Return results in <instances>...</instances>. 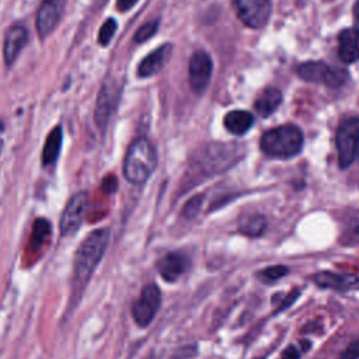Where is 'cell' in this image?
<instances>
[{"label":"cell","instance_id":"6da1fadb","mask_svg":"<svg viewBox=\"0 0 359 359\" xmlns=\"http://www.w3.org/2000/svg\"><path fill=\"white\" fill-rule=\"evenodd\" d=\"M109 243V229L101 227L90 231L74 251L73 271H72V289H70V307L74 309L90 283L95 269L102 261Z\"/></svg>","mask_w":359,"mask_h":359},{"label":"cell","instance_id":"7a4b0ae2","mask_svg":"<svg viewBox=\"0 0 359 359\" xmlns=\"http://www.w3.org/2000/svg\"><path fill=\"white\" fill-rule=\"evenodd\" d=\"M243 156L237 143H210L198 150L189 161L185 178L191 182L216 175L231 167Z\"/></svg>","mask_w":359,"mask_h":359},{"label":"cell","instance_id":"3957f363","mask_svg":"<svg viewBox=\"0 0 359 359\" xmlns=\"http://www.w3.org/2000/svg\"><path fill=\"white\" fill-rule=\"evenodd\" d=\"M157 163L153 144L142 137L132 142L123 160V175L135 185H142L154 171Z\"/></svg>","mask_w":359,"mask_h":359},{"label":"cell","instance_id":"277c9868","mask_svg":"<svg viewBox=\"0 0 359 359\" xmlns=\"http://www.w3.org/2000/svg\"><path fill=\"white\" fill-rule=\"evenodd\" d=\"M259 146L264 154L269 157L289 158L300 153L303 135L294 125H282L266 130L261 137Z\"/></svg>","mask_w":359,"mask_h":359},{"label":"cell","instance_id":"5b68a950","mask_svg":"<svg viewBox=\"0 0 359 359\" xmlns=\"http://www.w3.org/2000/svg\"><path fill=\"white\" fill-rule=\"evenodd\" d=\"M161 290L154 282L143 285L139 296L130 306V314L139 328H147L161 307Z\"/></svg>","mask_w":359,"mask_h":359},{"label":"cell","instance_id":"8992f818","mask_svg":"<svg viewBox=\"0 0 359 359\" xmlns=\"http://www.w3.org/2000/svg\"><path fill=\"white\" fill-rule=\"evenodd\" d=\"M358 122L359 118H349L344 121L337 130L335 144L338 151V163L341 168H348L356 158Z\"/></svg>","mask_w":359,"mask_h":359},{"label":"cell","instance_id":"52a82bcc","mask_svg":"<svg viewBox=\"0 0 359 359\" xmlns=\"http://www.w3.org/2000/svg\"><path fill=\"white\" fill-rule=\"evenodd\" d=\"M296 73L300 79L310 83H324L330 87H341L348 76L342 69H334L324 62H304L297 66Z\"/></svg>","mask_w":359,"mask_h":359},{"label":"cell","instance_id":"ba28073f","mask_svg":"<svg viewBox=\"0 0 359 359\" xmlns=\"http://www.w3.org/2000/svg\"><path fill=\"white\" fill-rule=\"evenodd\" d=\"M88 208V194L84 191L76 192L67 201L59 222V230L62 237L74 234L83 224L86 212Z\"/></svg>","mask_w":359,"mask_h":359},{"label":"cell","instance_id":"9c48e42d","mask_svg":"<svg viewBox=\"0 0 359 359\" xmlns=\"http://www.w3.org/2000/svg\"><path fill=\"white\" fill-rule=\"evenodd\" d=\"M233 4L240 21L250 28H262L269 21L272 13L271 0H233Z\"/></svg>","mask_w":359,"mask_h":359},{"label":"cell","instance_id":"30bf717a","mask_svg":"<svg viewBox=\"0 0 359 359\" xmlns=\"http://www.w3.org/2000/svg\"><path fill=\"white\" fill-rule=\"evenodd\" d=\"M188 72L191 90L195 94H202L208 88L213 72V62L210 56L203 50L194 52L189 59Z\"/></svg>","mask_w":359,"mask_h":359},{"label":"cell","instance_id":"8fae6325","mask_svg":"<svg viewBox=\"0 0 359 359\" xmlns=\"http://www.w3.org/2000/svg\"><path fill=\"white\" fill-rule=\"evenodd\" d=\"M191 265V258L185 252L168 251L157 259L156 269L163 280L167 283H174L189 271Z\"/></svg>","mask_w":359,"mask_h":359},{"label":"cell","instance_id":"7c38bea8","mask_svg":"<svg viewBox=\"0 0 359 359\" xmlns=\"http://www.w3.org/2000/svg\"><path fill=\"white\" fill-rule=\"evenodd\" d=\"M118 97H119V90L118 86L115 83H104L97 102H95V111H94V121L98 126L100 130H105L109 118L114 112V108L118 102Z\"/></svg>","mask_w":359,"mask_h":359},{"label":"cell","instance_id":"4fadbf2b","mask_svg":"<svg viewBox=\"0 0 359 359\" xmlns=\"http://www.w3.org/2000/svg\"><path fill=\"white\" fill-rule=\"evenodd\" d=\"M63 11V0H43L39 6L36 14V31L38 35L43 39L53 32L56 25L60 21Z\"/></svg>","mask_w":359,"mask_h":359},{"label":"cell","instance_id":"5bb4252c","mask_svg":"<svg viewBox=\"0 0 359 359\" xmlns=\"http://www.w3.org/2000/svg\"><path fill=\"white\" fill-rule=\"evenodd\" d=\"M28 41V32L22 25H13L4 36L3 56L7 66H11Z\"/></svg>","mask_w":359,"mask_h":359},{"label":"cell","instance_id":"9a60e30c","mask_svg":"<svg viewBox=\"0 0 359 359\" xmlns=\"http://www.w3.org/2000/svg\"><path fill=\"white\" fill-rule=\"evenodd\" d=\"M338 56L344 63L359 59V28H345L338 35Z\"/></svg>","mask_w":359,"mask_h":359},{"label":"cell","instance_id":"2e32d148","mask_svg":"<svg viewBox=\"0 0 359 359\" xmlns=\"http://www.w3.org/2000/svg\"><path fill=\"white\" fill-rule=\"evenodd\" d=\"M313 280L320 287L335 289V290H349L359 286V278L355 275H341L334 272H318L313 276Z\"/></svg>","mask_w":359,"mask_h":359},{"label":"cell","instance_id":"e0dca14e","mask_svg":"<svg viewBox=\"0 0 359 359\" xmlns=\"http://www.w3.org/2000/svg\"><path fill=\"white\" fill-rule=\"evenodd\" d=\"M171 45L165 43L158 46L154 52L149 53L139 65L137 67V74L140 77H150L157 74L165 65V62L168 60L170 55H171Z\"/></svg>","mask_w":359,"mask_h":359},{"label":"cell","instance_id":"ac0fdd59","mask_svg":"<svg viewBox=\"0 0 359 359\" xmlns=\"http://www.w3.org/2000/svg\"><path fill=\"white\" fill-rule=\"evenodd\" d=\"M282 102V93L275 87L265 88L254 102V108L259 116L266 118L276 111Z\"/></svg>","mask_w":359,"mask_h":359},{"label":"cell","instance_id":"d6986e66","mask_svg":"<svg viewBox=\"0 0 359 359\" xmlns=\"http://www.w3.org/2000/svg\"><path fill=\"white\" fill-rule=\"evenodd\" d=\"M223 123H224L226 129L230 133L240 136V135H244L250 130V128L254 123V118L247 111L236 109V111H230L229 114L224 115Z\"/></svg>","mask_w":359,"mask_h":359},{"label":"cell","instance_id":"ffe728a7","mask_svg":"<svg viewBox=\"0 0 359 359\" xmlns=\"http://www.w3.org/2000/svg\"><path fill=\"white\" fill-rule=\"evenodd\" d=\"M50 231H52L50 223L43 217H38L32 224V231H31V237H29V243H28V251L29 252L41 251L46 245Z\"/></svg>","mask_w":359,"mask_h":359},{"label":"cell","instance_id":"44dd1931","mask_svg":"<svg viewBox=\"0 0 359 359\" xmlns=\"http://www.w3.org/2000/svg\"><path fill=\"white\" fill-rule=\"evenodd\" d=\"M62 147V128L56 126L52 129V132L48 135L46 142L43 144L42 150V164L43 165H50L53 164L60 153Z\"/></svg>","mask_w":359,"mask_h":359},{"label":"cell","instance_id":"7402d4cb","mask_svg":"<svg viewBox=\"0 0 359 359\" xmlns=\"http://www.w3.org/2000/svg\"><path fill=\"white\" fill-rule=\"evenodd\" d=\"M266 227L265 217L258 213L244 215L238 220V230L240 233L248 236V237H258L264 233Z\"/></svg>","mask_w":359,"mask_h":359},{"label":"cell","instance_id":"603a6c76","mask_svg":"<svg viewBox=\"0 0 359 359\" xmlns=\"http://www.w3.org/2000/svg\"><path fill=\"white\" fill-rule=\"evenodd\" d=\"M342 243L355 244L359 243V210H349L342 224Z\"/></svg>","mask_w":359,"mask_h":359},{"label":"cell","instance_id":"cb8c5ba5","mask_svg":"<svg viewBox=\"0 0 359 359\" xmlns=\"http://www.w3.org/2000/svg\"><path fill=\"white\" fill-rule=\"evenodd\" d=\"M202 203H203V196L202 195H196V196H192L191 199H188L182 208V216L188 220H192L195 219L201 209H202Z\"/></svg>","mask_w":359,"mask_h":359},{"label":"cell","instance_id":"d4e9b609","mask_svg":"<svg viewBox=\"0 0 359 359\" xmlns=\"http://www.w3.org/2000/svg\"><path fill=\"white\" fill-rule=\"evenodd\" d=\"M115 31H116V21L114 18H108L101 25V28L98 31V42H100V45H102V46L108 45L111 38L114 36Z\"/></svg>","mask_w":359,"mask_h":359},{"label":"cell","instance_id":"484cf974","mask_svg":"<svg viewBox=\"0 0 359 359\" xmlns=\"http://www.w3.org/2000/svg\"><path fill=\"white\" fill-rule=\"evenodd\" d=\"M157 27H158V21H150V22H146L143 24L136 32H135V42L136 43H142V42H146L149 38H151L156 31H157Z\"/></svg>","mask_w":359,"mask_h":359},{"label":"cell","instance_id":"4316f807","mask_svg":"<svg viewBox=\"0 0 359 359\" xmlns=\"http://www.w3.org/2000/svg\"><path fill=\"white\" fill-rule=\"evenodd\" d=\"M289 272V269L286 266H282V265H275V266H269V268H265L261 273H259V278L265 282H275L280 278H283L286 273Z\"/></svg>","mask_w":359,"mask_h":359},{"label":"cell","instance_id":"83f0119b","mask_svg":"<svg viewBox=\"0 0 359 359\" xmlns=\"http://www.w3.org/2000/svg\"><path fill=\"white\" fill-rule=\"evenodd\" d=\"M196 345H185L177 349L175 355H172V359H191L198 352Z\"/></svg>","mask_w":359,"mask_h":359},{"label":"cell","instance_id":"f1b7e54d","mask_svg":"<svg viewBox=\"0 0 359 359\" xmlns=\"http://www.w3.org/2000/svg\"><path fill=\"white\" fill-rule=\"evenodd\" d=\"M358 358H359V339L349 344L339 356V359H358Z\"/></svg>","mask_w":359,"mask_h":359},{"label":"cell","instance_id":"f546056e","mask_svg":"<svg viewBox=\"0 0 359 359\" xmlns=\"http://www.w3.org/2000/svg\"><path fill=\"white\" fill-rule=\"evenodd\" d=\"M279 359H300V352L297 351L296 346L290 345V346H287V348L282 352V355H280Z\"/></svg>","mask_w":359,"mask_h":359},{"label":"cell","instance_id":"4dcf8cb0","mask_svg":"<svg viewBox=\"0 0 359 359\" xmlns=\"http://www.w3.org/2000/svg\"><path fill=\"white\" fill-rule=\"evenodd\" d=\"M139 0H116V8L119 11H128L130 10Z\"/></svg>","mask_w":359,"mask_h":359},{"label":"cell","instance_id":"1f68e13d","mask_svg":"<svg viewBox=\"0 0 359 359\" xmlns=\"http://www.w3.org/2000/svg\"><path fill=\"white\" fill-rule=\"evenodd\" d=\"M104 189L107 192H114L116 189V180L114 177H108L105 181H104Z\"/></svg>","mask_w":359,"mask_h":359},{"label":"cell","instance_id":"d6a6232c","mask_svg":"<svg viewBox=\"0 0 359 359\" xmlns=\"http://www.w3.org/2000/svg\"><path fill=\"white\" fill-rule=\"evenodd\" d=\"M353 15L356 20H359V0H356L353 4Z\"/></svg>","mask_w":359,"mask_h":359},{"label":"cell","instance_id":"836d02e7","mask_svg":"<svg viewBox=\"0 0 359 359\" xmlns=\"http://www.w3.org/2000/svg\"><path fill=\"white\" fill-rule=\"evenodd\" d=\"M356 158H359V122H358V153H356Z\"/></svg>","mask_w":359,"mask_h":359},{"label":"cell","instance_id":"e575fe53","mask_svg":"<svg viewBox=\"0 0 359 359\" xmlns=\"http://www.w3.org/2000/svg\"><path fill=\"white\" fill-rule=\"evenodd\" d=\"M144 359H154V353H153V352H151V353H149Z\"/></svg>","mask_w":359,"mask_h":359},{"label":"cell","instance_id":"d590c367","mask_svg":"<svg viewBox=\"0 0 359 359\" xmlns=\"http://www.w3.org/2000/svg\"><path fill=\"white\" fill-rule=\"evenodd\" d=\"M257 359H264V358H257Z\"/></svg>","mask_w":359,"mask_h":359}]
</instances>
